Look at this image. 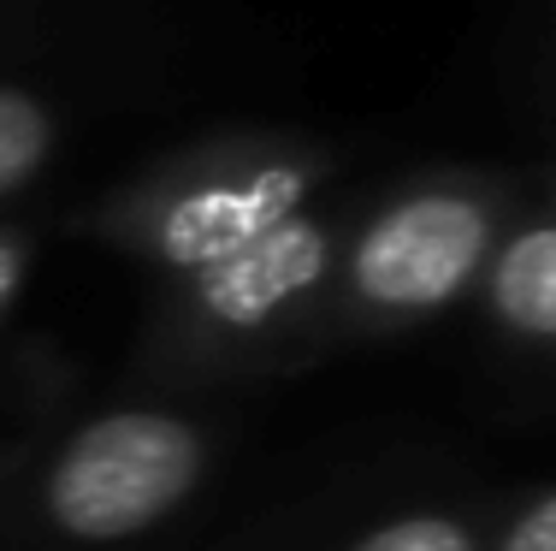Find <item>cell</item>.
Returning a JSON list of instances; mask_svg holds the SVG:
<instances>
[{
    "instance_id": "6da1fadb",
    "label": "cell",
    "mask_w": 556,
    "mask_h": 551,
    "mask_svg": "<svg viewBox=\"0 0 556 551\" xmlns=\"http://www.w3.org/2000/svg\"><path fill=\"white\" fill-rule=\"evenodd\" d=\"M202 444L172 415H108L48 475V510L77 540H125L166 516L195 480Z\"/></svg>"
},
{
    "instance_id": "7a4b0ae2",
    "label": "cell",
    "mask_w": 556,
    "mask_h": 551,
    "mask_svg": "<svg viewBox=\"0 0 556 551\" xmlns=\"http://www.w3.org/2000/svg\"><path fill=\"white\" fill-rule=\"evenodd\" d=\"M485 255V214L456 196H420L379 220L355 249V285L391 309H432Z\"/></svg>"
},
{
    "instance_id": "3957f363",
    "label": "cell",
    "mask_w": 556,
    "mask_h": 551,
    "mask_svg": "<svg viewBox=\"0 0 556 551\" xmlns=\"http://www.w3.org/2000/svg\"><path fill=\"white\" fill-rule=\"evenodd\" d=\"M296 196H302V173H285V166L255 173L249 184L195 190L166 214L161 249L178 267L207 273V267H219V261H231L237 249H249L255 238H267L273 226H285V220L296 214Z\"/></svg>"
},
{
    "instance_id": "277c9868",
    "label": "cell",
    "mask_w": 556,
    "mask_h": 551,
    "mask_svg": "<svg viewBox=\"0 0 556 551\" xmlns=\"http://www.w3.org/2000/svg\"><path fill=\"white\" fill-rule=\"evenodd\" d=\"M320 267H326L320 226L290 214L285 226L267 231V238H255L249 249H237L231 261H219V267L202 273V303H207V314H219V321H231V326H255V321H267L278 303H290L302 285L320 279Z\"/></svg>"
},
{
    "instance_id": "5b68a950",
    "label": "cell",
    "mask_w": 556,
    "mask_h": 551,
    "mask_svg": "<svg viewBox=\"0 0 556 551\" xmlns=\"http://www.w3.org/2000/svg\"><path fill=\"white\" fill-rule=\"evenodd\" d=\"M492 297H497V314L509 326L556 338V226H539L503 249Z\"/></svg>"
},
{
    "instance_id": "8992f818",
    "label": "cell",
    "mask_w": 556,
    "mask_h": 551,
    "mask_svg": "<svg viewBox=\"0 0 556 551\" xmlns=\"http://www.w3.org/2000/svg\"><path fill=\"white\" fill-rule=\"evenodd\" d=\"M42 149H48L42 108L18 89H0V190H12L24 173H36Z\"/></svg>"
},
{
    "instance_id": "52a82bcc",
    "label": "cell",
    "mask_w": 556,
    "mask_h": 551,
    "mask_svg": "<svg viewBox=\"0 0 556 551\" xmlns=\"http://www.w3.org/2000/svg\"><path fill=\"white\" fill-rule=\"evenodd\" d=\"M355 551H473V546H468V534H462L456 522L415 516V522H396V528L367 534Z\"/></svg>"
},
{
    "instance_id": "ba28073f",
    "label": "cell",
    "mask_w": 556,
    "mask_h": 551,
    "mask_svg": "<svg viewBox=\"0 0 556 551\" xmlns=\"http://www.w3.org/2000/svg\"><path fill=\"white\" fill-rule=\"evenodd\" d=\"M503 551H556V492L515 522L509 540H503Z\"/></svg>"
},
{
    "instance_id": "9c48e42d",
    "label": "cell",
    "mask_w": 556,
    "mask_h": 551,
    "mask_svg": "<svg viewBox=\"0 0 556 551\" xmlns=\"http://www.w3.org/2000/svg\"><path fill=\"white\" fill-rule=\"evenodd\" d=\"M12 285H18V249L0 238V303L12 297Z\"/></svg>"
}]
</instances>
